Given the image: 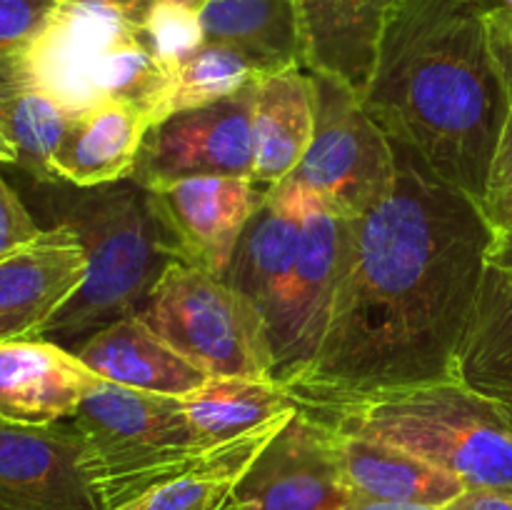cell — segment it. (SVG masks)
I'll return each mask as SVG.
<instances>
[{
  "mask_svg": "<svg viewBox=\"0 0 512 510\" xmlns=\"http://www.w3.org/2000/svg\"><path fill=\"white\" fill-rule=\"evenodd\" d=\"M343 510H440L433 505H413V503H373V500H350Z\"/></svg>",
  "mask_w": 512,
  "mask_h": 510,
  "instance_id": "cell-36",
  "label": "cell"
},
{
  "mask_svg": "<svg viewBox=\"0 0 512 510\" xmlns=\"http://www.w3.org/2000/svg\"><path fill=\"white\" fill-rule=\"evenodd\" d=\"M490 38H493L495 53H498L505 80H508L510 85L512 83V28H493V25H490Z\"/></svg>",
  "mask_w": 512,
  "mask_h": 510,
  "instance_id": "cell-34",
  "label": "cell"
},
{
  "mask_svg": "<svg viewBox=\"0 0 512 510\" xmlns=\"http://www.w3.org/2000/svg\"><path fill=\"white\" fill-rule=\"evenodd\" d=\"M35 193L53 218L50 225H68L88 258L80 290L40 335L75 350L95 330L138 313L178 255L150 208L148 190L133 178L95 188L53 180L38 183Z\"/></svg>",
  "mask_w": 512,
  "mask_h": 510,
  "instance_id": "cell-3",
  "label": "cell"
},
{
  "mask_svg": "<svg viewBox=\"0 0 512 510\" xmlns=\"http://www.w3.org/2000/svg\"><path fill=\"white\" fill-rule=\"evenodd\" d=\"M88 258L68 225H48L35 240L0 260V343L40 338L53 315L73 298Z\"/></svg>",
  "mask_w": 512,
  "mask_h": 510,
  "instance_id": "cell-14",
  "label": "cell"
},
{
  "mask_svg": "<svg viewBox=\"0 0 512 510\" xmlns=\"http://www.w3.org/2000/svg\"><path fill=\"white\" fill-rule=\"evenodd\" d=\"M350 500L333 425L298 405L248 465L225 510H343Z\"/></svg>",
  "mask_w": 512,
  "mask_h": 510,
  "instance_id": "cell-11",
  "label": "cell"
},
{
  "mask_svg": "<svg viewBox=\"0 0 512 510\" xmlns=\"http://www.w3.org/2000/svg\"><path fill=\"white\" fill-rule=\"evenodd\" d=\"M490 248L478 200L398 148L395 188L348 220L323 345L285 383L295 403L453 380Z\"/></svg>",
  "mask_w": 512,
  "mask_h": 510,
  "instance_id": "cell-1",
  "label": "cell"
},
{
  "mask_svg": "<svg viewBox=\"0 0 512 510\" xmlns=\"http://www.w3.org/2000/svg\"><path fill=\"white\" fill-rule=\"evenodd\" d=\"M313 75L315 133L290 178L345 220L360 218L398 183V148L378 128L358 93L328 75Z\"/></svg>",
  "mask_w": 512,
  "mask_h": 510,
  "instance_id": "cell-8",
  "label": "cell"
},
{
  "mask_svg": "<svg viewBox=\"0 0 512 510\" xmlns=\"http://www.w3.org/2000/svg\"><path fill=\"white\" fill-rule=\"evenodd\" d=\"M173 3H180V5H185V8H193L200 13V10H203L210 0H173Z\"/></svg>",
  "mask_w": 512,
  "mask_h": 510,
  "instance_id": "cell-38",
  "label": "cell"
},
{
  "mask_svg": "<svg viewBox=\"0 0 512 510\" xmlns=\"http://www.w3.org/2000/svg\"><path fill=\"white\" fill-rule=\"evenodd\" d=\"M333 430L340 468L353 500L443 508L465 490L458 478L415 458L408 450L358 433Z\"/></svg>",
  "mask_w": 512,
  "mask_h": 510,
  "instance_id": "cell-21",
  "label": "cell"
},
{
  "mask_svg": "<svg viewBox=\"0 0 512 510\" xmlns=\"http://www.w3.org/2000/svg\"><path fill=\"white\" fill-rule=\"evenodd\" d=\"M43 233L28 205L0 175V260Z\"/></svg>",
  "mask_w": 512,
  "mask_h": 510,
  "instance_id": "cell-30",
  "label": "cell"
},
{
  "mask_svg": "<svg viewBox=\"0 0 512 510\" xmlns=\"http://www.w3.org/2000/svg\"><path fill=\"white\" fill-rule=\"evenodd\" d=\"M73 113L33 85L0 93V130L15 150V165L35 183H53V155L63 143Z\"/></svg>",
  "mask_w": 512,
  "mask_h": 510,
  "instance_id": "cell-26",
  "label": "cell"
},
{
  "mask_svg": "<svg viewBox=\"0 0 512 510\" xmlns=\"http://www.w3.org/2000/svg\"><path fill=\"white\" fill-rule=\"evenodd\" d=\"M148 0H60L25 60V85L78 115L128 100L150 115L168 73L140 38Z\"/></svg>",
  "mask_w": 512,
  "mask_h": 510,
  "instance_id": "cell-5",
  "label": "cell"
},
{
  "mask_svg": "<svg viewBox=\"0 0 512 510\" xmlns=\"http://www.w3.org/2000/svg\"><path fill=\"white\" fill-rule=\"evenodd\" d=\"M70 423L83 440L85 470L100 510L130 503L220 448H205L193 438L180 395L125 388L108 380H100L85 395Z\"/></svg>",
  "mask_w": 512,
  "mask_h": 510,
  "instance_id": "cell-6",
  "label": "cell"
},
{
  "mask_svg": "<svg viewBox=\"0 0 512 510\" xmlns=\"http://www.w3.org/2000/svg\"><path fill=\"white\" fill-rule=\"evenodd\" d=\"M255 83L238 93L180 110L150 125L133 180L143 188L198 175L253 180Z\"/></svg>",
  "mask_w": 512,
  "mask_h": 510,
  "instance_id": "cell-10",
  "label": "cell"
},
{
  "mask_svg": "<svg viewBox=\"0 0 512 510\" xmlns=\"http://www.w3.org/2000/svg\"><path fill=\"white\" fill-rule=\"evenodd\" d=\"M348 245V220L303 188V243L298 263L268 318L275 380L290 383L318 355L330 323Z\"/></svg>",
  "mask_w": 512,
  "mask_h": 510,
  "instance_id": "cell-9",
  "label": "cell"
},
{
  "mask_svg": "<svg viewBox=\"0 0 512 510\" xmlns=\"http://www.w3.org/2000/svg\"><path fill=\"white\" fill-rule=\"evenodd\" d=\"M150 115L128 100H103L73 115L53 155L55 180L95 188L133 178Z\"/></svg>",
  "mask_w": 512,
  "mask_h": 510,
  "instance_id": "cell-19",
  "label": "cell"
},
{
  "mask_svg": "<svg viewBox=\"0 0 512 510\" xmlns=\"http://www.w3.org/2000/svg\"><path fill=\"white\" fill-rule=\"evenodd\" d=\"M60 0H0V93L25 85V60Z\"/></svg>",
  "mask_w": 512,
  "mask_h": 510,
  "instance_id": "cell-28",
  "label": "cell"
},
{
  "mask_svg": "<svg viewBox=\"0 0 512 510\" xmlns=\"http://www.w3.org/2000/svg\"><path fill=\"white\" fill-rule=\"evenodd\" d=\"M98 378L125 388L185 395L210 378L170 348L138 313L95 330L73 350Z\"/></svg>",
  "mask_w": 512,
  "mask_h": 510,
  "instance_id": "cell-18",
  "label": "cell"
},
{
  "mask_svg": "<svg viewBox=\"0 0 512 510\" xmlns=\"http://www.w3.org/2000/svg\"><path fill=\"white\" fill-rule=\"evenodd\" d=\"M493 28H512V0H480Z\"/></svg>",
  "mask_w": 512,
  "mask_h": 510,
  "instance_id": "cell-35",
  "label": "cell"
},
{
  "mask_svg": "<svg viewBox=\"0 0 512 510\" xmlns=\"http://www.w3.org/2000/svg\"><path fill=\"white\" fill-rule=\"evenodd\" d=\"M510 88V108L505 115L503 130H500L498 145H495L493 160H490L488 180H485V193L480 200V208L488 210L493 205L503 203L512 195V83Z\"/></svg>",
  "mask_w": 512,
  "mask_h": 510,
  "instance_id": "cell-31",
  "label": "cell"
},
{
  "mask_svg": "<svg viewBox=\"0 0 512 510\" xmlns=\"http://www.w3.org/2000/svg\"><path fill=\"white\" fill-rule=\"evenodd\" d=\"M138 315L210 378L275 380L263 313L225 280L205 270L180 260L168 265Z\"/></svg>",
  "mask_w": 512,
  "mask_h": 510,
  "instance_id": "cell-7",
  "label": "cell"
},
{
  "mask_svg": "<svg viewBox=\"0 0 512 510\" xmlns=\"http://www.w3.org/2000/svg\"><path fill=\"white\" fill-rule=\"evenodd\" d=\"M260 75L263 73L258 70V65L250 63L243 53L230 45L205 40L198 53L190 55L170 73L153 108V123L180 113V110L218 103V100L243 90Z\"/></svg>",
  "mask_w": 512,
  "mask_h": 510,
  "instance_id": "cell-27",
  "label": "cell"
},
{
  "mask_svg": "<svg viewBox=\"0 0 512 510\" xmlns=\"http://www.w3.org/2000/svg\"><path fill=\"white\" fill-rule=\"evenodd\" d=\"M140 38L145 40L160 68L170 75L183 60L203 48L205 28L198 10L173 0H150L140 20Z\"/></svg>",
  "mask_w": 512,
  "mask_h": 510,
  "instance_id": "cell-29",
  "label": "cell"
},
{
  "mask_svg": "<svg viewBox=\"0 0 512 510\" xmlns=\"http://www.w3.org/2000/svg\"><path fill=\"white\" fill-rule=\"evenodd\" d=\"M455 380L512 405V265H485L465 338L455 358Z\"/></svg>",
  "mask_w": 512,
  "mask_h": 510,
  "instance_id": "cell-23",
  "label": "cell"
},
{
  "mask_svg": "<svg viewBox=\"0 0 512 510\" xmlns=\"http://www.w3.org/2000/svg\"><path fill=\"white\" fill-rule=\"evenodd\" d=\"M100 380L73 350L53 340L0 343V420L35 428L63 423Z\"/></svg>",
  "mask_w": 512,
  "mask_h": 510,
  "instance_id": "cell-15",
  "label": "cell"
},
{
  "mask_svg": "<svg viewBox=\"0 0 512 510\" xmlns=\"http://www.w3.org/2000/svg\"><path fill=\"white\" fill-rule=\"evenodd\" d=\"M298 405L345 433L408 450L465 490H512V405L455 378Z\"/></svg>",
  "mask_w": 512,
  "mask_h": 510,
  "instance_id": "cell-4",
  "label": "cell"
},
{
  "mask_svg": "<svg viewBox=\"0 0 512 510\" xmlns=\"http://www.w3.org/2000/svg\"><path fill=\"white\" fill-rule=\"evenodd\" d=\"M148 200L180 263L223 280L245 225L270 188L250 178L198 175L153 185Z\"/></svg>",
  "mask_w": 512,
  "mask_h": 510,
  "instance_id": "cell-12",
  "label": "cell"
},
{
  "mask_svg": "<svg viewBox=\"0 0 512 510\" xmlns=\"http://www.w3.org/2000/svg\"><path fill=\"white\" fill-rule=\"evenodd\" d=\"M360 103L390 143L480 203L510 108L480 0H400Z\"/></svg>",
  "mask_w": 512,
  "mask_h": 510,
  "instance_id": "cell-2",
  "label": "cell"
},
{
  "mask_svg": "<svg viewBox=\"0 0 512 510\" xmlns=\"http://www.w3.org/2000/svg\"><path fill=\"white\" fill-rule=\"evenodd\" d=\"M180 400L193 438L205 448L240 438L295 408V398L278 380L235 375H213Z\"/></svg>",
  "mask_w": 512,
  "mask_h": 510,
  "instance_id": "cell-25",
  "label": "cell"
},
{
  "mask_svg": "<svg viewBox=\"0 0 512 510\" xmlns=\"http://www.w3.org/2000/svg\"><path fill=\"white\" fill-rule=\"evenodd\" d=\"M490 230H493V248H490V263L512 265V195L503 203L483 210Z\"/></svg>",
  "mask_w": 512,
  "mask_h": 510,
  "instance_id": "cell-32",
  "label": "cell"
},
{
  "mask_svg": "<svg viewBox=\"0 0 512 510\" xmlns=\"http://www.w3.org/2000/svg\"><path fill=\"white\" fill-rule=\"evenodd\" d=\"M295 408L230 443H223L200 465L163 480L115 510H225L248 465L288 423Z\"/></svg>",
  "mask_w": 512,
  "mask_h": 510,
  "instance_id": "cell-24",
  "label": "cell"
},
{
  "mask_svg": "<svg viewBox=\"0 0 512 510\" xmlns=\"http://www.w3.org/2000/svg\"><path fill=\"white\" fill-rule=\"evenodd\" d=\"M305 68L365 93L378 63L380 40L400 0H295Z\"/></svg>",
  "mask_w": 512,
  "mask_h": 510,
  "instance_id": "cell-16",
  "label": "cell"
},
{
  "mask_svg": "<svg viewBox=\"0 0 512 510\" xmlns=\"http://www.w3.org/2000/svg\"><path fill=\"white\" fill-rule=\"evenodd\" d=\"M0 163L15 165V150H13V145L8 143V138L3 135V130H0Z\"/></svg>",
  "mask_w": 512,
  "mask_h": 510,
  "instance_id": "cell-37",
  "label": "cell"
},
{
  "mask_svg": "<svg viewBox=\"0 0 512 510\" xmlns=\"http://www.w3.org/2000/svg\"><path fill=\"white\" fill-rule=\"evenodd\" d=\"M315 83L310 70L285 68L260 75L253 108V180L283 183L308 153L315 133Z\"/></svg>",
  "mask_w": 512,
  "mask_h": 510,
  "instance_id": "cell-20",
  "label": "cell"
},
{
  "mask_svg": "<svg viewBox=\"0 0 512 510\" xmlns=\"http://www.w3.org/2000/svg\"><path fill=\"white\" fill-rule=\"evenodd\" d=\"M0 510H100L70 420L40 428L0 420Z\"/></svg>",
  "mask_w": 512,
  "mask_h": 510,
  "instance_id": "cell-13",
  "label": "cell"
},
{
  "mask_svg": "<svg viewBox=\"0 0 512 510\" xmlns=\"http://www.w3.org/2000/svg\"><path fill=\"white\" fill-rule=\"evenodd\" d=\"M440 510H512V490L468 488Z\"/></svg>",
  "mask_w": 512,
  "mask_h": 510,
  "instance_id": "cell-33",
  "label": "cell"
},
{
  "mask_svg": "<svg viewBox=\"0 0 512 510\" xmlns=\"http://www.w3.org/2000/svg\"><path fill=\"white\" fill-rule=\"evenodd\" d=\"M303 243V188L293 178L273 185L258 213L245 225L225 283L263 313L268 323Z\"/></svg>",
  "mask_w": 512,
  "mask_h": 510,
  "instance_id": "cell-17",
  "label": "cell"
},
{
  "mask_svg": "<svg viewBox=\"0 0 512 510\" xmlns=\"http://www.w3.org/2000/svg\"><path fill=\"white\" fill-rule=\"evenodd\" d=\"M200 20L205 40L235 48L263 75L305 68L295 0H210Z\"/></svg>",
  "mask_w": 512,
  "mask_h": 510,
  "instance_id": "cell-22",
  "label": "cell"
}]
</instances>
